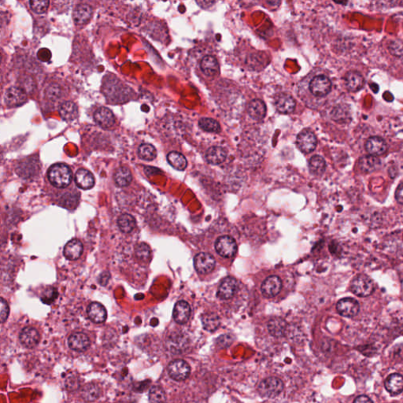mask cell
Wrapping results in <instances>:
<instances>
[{"label": "cell", "mask_w": 403, "mask_h": 403, "mask_svg": "<svg viewBox=\"0 0 403 403\" xmlns=\"http://www.w3.org/2000/svg\"><path fill=\"white\" fill-rule=\"evenodd\" d=\"M73 174L68 165L65 164H54L48 170V179L54 187L65 188L70 184Z\"/></svg>", "instance_id": "cell-1"}, {"label": "cell", "mask_w": 403, "mask_h": 403, "mask_svg": "<svg viewBox=\"0 0 403 403\" xmlns=\"http://www.w3.org/2000/svg\"><path fill=\"white\" fill-rule=\"evenodd\" d=\"M351 291L359 297H367L374 291V283L368 276L360 274L351 282Z\"/></svg>", "instance_id": "cell-2"}, {"label": "cell", "mask_w": 403, "mask_h": 403, "mask_svg": "<svg viewBox=\"0 0 403 403\" xmlns=\"http://www.w3.org/2000/svg\"><path fill=\"white\" fill-rule=\"evenodd\" d=\"M283 389V383L277 377H268L262 380L258 386L260 395L267 398L278 396Z\"/></svg>", "instance_id": "cell-3"}, {"label": "cell", "mask_w": 403, "mask_h": 403, "mask_svg": "<svg viewBox=\"0 0 403 403\" xmlns=\"http://www.w3.org/2000/svg\"><path fill=\"white\" fill-rule=\"evenodd\" d=\"M190 366L184 360H175L168 366V373L169 376L177 381L186 380L190 375Z\"/></svg>", "instance_id": "cell-4"}, {"label": "cell", "mask_w": 403, "mask_h": 403, "mask_svg": "<svg viewBox=\"0 0 403 403\" xmlns=\"http://www.w3.org/2000/svg\"><path fill=\"white\" fill-rule=\"evenodd\" d=\"M332 83L329 78L319 75L313 78L310 83V91L317 97H324L330 92Z\"/></svg>", "instance_id": "cell-5"}, {"label": "cell", "mask_w": 403, "mask_h": 403, "mask_svg": "<svg viewBox=\"0 0 403 403\" xmlns=\"http://www.w3.org/2000/svg\"><path fill=\"white\" fill-rule=\"evenodd\" d=\"M215 249L221 257L230 258L236 254L237 245L234 239L232 238L231 236H221L217 240Z\"/></svg>", "instance_id": "cell-6"}, {"label": "cell", "mask_w": 403, "mask_h": 403, "mask_svg": "<svg viewBox=\"0 0 403 403\" xmlns=\"http://www.w3.org/2000/svg\"><path fill=\"white\" fill-rule=\"evenodd\" d=\"M195 268L200 274H208L214 270L216 262L212 255L208 253H199L195 257Z\"/></svg>", "instance_id": "cell-7"}, {"label": "cell", "mask_w": 403, "mask_h": 403, "mask_svg": "<svg viewBox=\"0 0 403 403\" xmlns=\"http://www.w3.org/2000/svg\"><path fill=\"white\" fill-rule=\"evenodd\" d=\"M317 137L311 130H303L297 137V145L301 151L310 153L317 147Z\"/></svg>", "instance_id": "cell-8"}, {"label": "cell", "mask_w": 403, "mask_h": 403, "mask_svg": "<svg viewBox=\"0 0 403 403\" xmlns=\"http://www.w3.org/2000/svg\"><path fill=\"white\" fill-rule=\"evenodd\" d=\"M336 310L342 317H354L359 312V304L352 298H345L338 302Z\"/></svg>", "instance_id": "cell-9"}, {"label": "cell", "mask_w": 403, "mask_h": 403, "mask_svg": "<svg viewBox=\"0 0 403 403\" xmlns=\"http://www.w3.org/2000/svg\"><path fill=\"white\" fill-rule=\"evenodd\" d=\"M5 103L10 107H17L26 103V93L24 89L17 87L9 88L6 91Z\"/></svg>", "instance_id": "cell-10"}, {"label": "cell", "mask_w": 403, "mask_h": 403, "mask_svg": "<svg viewBox=\"0 0 403 403\" xmlns=\"http://www.w3.org/2000/svg\"><path fill=\"white\" fill-rule=\"evenodd\" d=\"M238 289V282L233 277H226L223 280L218 292V297L222 300L232 299Z\"/></svg>", "instance_id": "cell-11"}, {"label": "cell", "mask_w": 403, "mask_h": 403, "mask_svg": "<svg viewBox=\"0 0 403 403\" xmlns=\"http://www.w3.org/2000/svg\"><path fill=\"white\" fill-rule=\"evenodd\" d=\"M19 339L24 347L31 349L37 346L41 340V336L35 328L26 327L21 332Z\"/></svg>", "instance_id": "cell-12"}, {"label": "cell", "mask_w": 403, "mask_h": 403, "mask_svg": "<svg viewBox=\"0 0 403 403\" xmlns=\"http://www.w3.org/2000/svg\"><path fill=\"white\" fill-rule=\"evenodd\" d=\"M281 287V280L277 276H271L263 282L261 291L265 297L273 298L278 295Z\"/></svg>", "instance_id": "cell-13"}, {"label": "cell", "mask_w": 403, "mask_h": 403, "mask_svg": "<svg viewBox=\"0 0 403 403\" xmlns=\"http://www.w3.org/2000/svg\"><path fill=\"white\" fill-rule=\"evenodd\" d=\"M366 149L370 156H380L388 150L386 142L378 137H370L366 142Z\"/></svg>", "instance_id": "cell-14"}, {"label": "cell", "mask_w": 403, "mask_h": 403, "mask_svg": "<svg viewBox=\"0 0 403 403\" xmlns=\"http://www.w3.org/2000/svg\"><path fill=\"white\" fill-rule=\"evenodd\" d=\"M89 338L86 334L83 333H76L71 335L68 340V344L69 348L73 351H86L90 347Z\"/></svg>", "instance_id": "cell-15"}, {"label": "cell", "mask_w": 403, "mask_h": 403, "mask_svg": "<svg viewBox=\"0 0 403 403\" xmlns=\"http://www.w3.org/2000/svg\"><path fill=\"white\" fill-rule=\"evenodd\" d=\"M172 315L177 324H185L191 316V307L185 301H179L174 306Z\"/></svg>", "instance_id": "cell-16"}, {"label": "cell", "mask_w": 403, "mask_h": 403, "mask_svg": "<svg viewBox=\"0 0 403 403\" xmlns=\"http://www.w3.org/2000/svg\"><path fill=\"white\" fill-rule=\"evenodd\" d=\"M385 387L391 395H399L403 392V376L399 373H392L385 380Z\"/></svg>", "instance_id": "cell-17"}, {"label": "cell", "mask_w": 403, "mask_h": 403, "mask_svg": "<svg viewBox=\"0 0 403 403\" xmlns=\"http://www.w3.org/2000/svg\"><path fill=\"white\" fill-rule=\"evenodd\" d=\"M94 122L102 128H111L114 125L115 118L111 110L106 107H101L94 114Z\"/></svg>", "instance_id": "cell-18"}, {"label": "cell", "mask_w": 403, "mask_h": 403, "mask_svg": "<svg viewBox=\"0 0 403 403\" xmlns=\"http://www.w3.org/2000/svg\"><path fill=\"white\" fill-rule=\"evenodd\" d=\"M295 100L289 94H281L276 99V108L281 113H292L295 110Z\"/></svg>", "instance_id": "cell-19"}, {"label": "cell", "mask_w": 403, "mask_h": 403, "mask_svg": "<svg viewBox=\"0 0 403 403\" xmlns=\"http://www.w3.org/2000/svg\"><path fill=\"white\" fill-rule=\"evenodd\" d=\"M88 314L90 320L97 324L104 322L107 317L106 308L99 302H92L88 305Z\"/></svg>", "instance_id": "cell-20"}, {"label": "cell", "mask_w": 403, "mask_h": 403, "mask_svg": "<svg viewBox=\"0 0 403 403\" xmlns=\"http://www.w3.org/2000/svg\"><path fill=\"white\" fill-rule=\"evenodd\" d=\"M75 182L80 188L84 190L92 188L94 185V176L87 169H78L75 175Z\"/></svg>", "instance_id": "cell-21"}, {"label": "cell", "mask_w": 403, "mask_h": 403, "mask_svg": "<svg viewBox=\"0 0 403 403\" xmlns=\"http://www.w3.org/2000/svg\"><path fill=\"white\" fill-rule=\"evenodd\" d=\"M83 253V244L79 240L73 239L66 243L63 251L65 257L70 261H75L81 258Z\"/></svg>", "instance_id": "cell-22"}, {"label": "cell", "mask_w": 403, "mask_h": 403, "mask_svg": "<svg viewBox=\"0 0 403 403\" xmlns=\"http://www.w3.org/2000/svg\"><path fill=\"white\" fill-rule=\"evenodd\" d=\"M92 16V9L88 4H80L73 12V19L78 26H84L88 23Z\"/></svg>", "instance_id": "cell-23"}, {"label": "cell", "mask_w": 403, "mask_h": 403, "mask_svg": "<svg viewBox=\"0 0 403 403\" xmlns=\"http://www.w3.org/2000/svg\"><path fill=\"white\" fill-rule=\"evenodd\" d=\"M346 86L350 91H359L364 86V80L361 73L356 71H350L345 76Z\"/></svg>", "instance_id": "cell-24"}, {"label": "cell", "mask_w": 403, "mask_h": 403, "mask_svg": "<svg viewBox=\"0 0 403 403\" xmlns=\"http://www.w3.org/2000/svg\"><path fill=\"white\" fill-rule=\"evenodd\" d=\"M247 112L254 120H262L266 114V106L265 103L261 100H254L249 103Z\"/></svg>", "instance_id": "cell-25"}, {"label": "cell", "mask_w": 403, "mask_h": 403, "mask_svg": "<svg viewBox=\"0 0 403 403\" xmlns=\"http://www.w3.org/2000/svg\"><path fill=\"white\" fill-rule=\"evenodd\" d=\"M201 69L207 76H215L219 73V64L214 56L207 55L201 62Z\"/></svg>", "instance_id": "cell-26"}, {"label": "cell", "mask_w": 403, "mask_h": 403, "mask_svg": "<svg viewBox=\"0 0 403 403\" xmlns=\"http://www.w3.org/2000/svg\"><path fill=\"white\" fill-rule=\"evenodd\" d=\"M206 158L209 164L219 165L226 159L227 150L221 147H210L206 151Z\"/></svg>", "instance_id": "cell-27"}, {"label": "cell", "mask_w": 403, "mask_h": 403, "mask_svg": "<svg viewBox=\"0 0 403 403\" xmlns=\"http://www.w3.org/2000/svg\"><path fill=\"white\" fill-rule=\"evenodd\" d=\"M358 166L361 172L366 174L374 172L380 166V160L376 156H368L360 159Z\"/></svg>", "instance_id": "cell-28"}, {"label": "cell", "mask_w": 403, "mask_h": 403, "mask_svg": "<svg viewBox=\"0 0 403 403\" xmlns=\"http://www.w3.org/2000/svg\"><path fill=\"white\" fill-rule=\"evenodd\" d=\"M268 330L270 334L274 337H282L286 333L287 324L283 319L275 317L268 321Z\"/></svg>", "instance_id": "cell-29"}, {"label": "cell", "mask_w": 403, "mask_h": 403, "mask_svg": "<svg viewBox=\"0 0 403 403\" xmlns=\"http://www.w3.org/2000/svg\"><path fill=\"white\" fill-rule=\"evenodd\" d=\"M59 113L63 120L66 122H72L75 120L78 115V107L73 102H66L62 104L59 109Z\"/></svg>", "instance_id": "cell-30"}, {"label": "cell", "mask_w": 403, "mask_h": 403, "mask_svg": "<svg viewBox=\"0 0 403 403\" xmlns=\"http://www.w3.org/2000/svg\"><path fill=\"white\" fill-rule=\"evenodd\" d=\"M113 179L117 185L119 187H126L132 182V176L128 168L120 167L115 172Z\"/></svg>", "instance_id": "cell-31"}, {"label": "cell", "mask_w": 403, "mask_h": 403, "mask_svg": "<svg viewBox=\"0 0 403 403\" xmlns=\"http://www.w3.org/2000/svg\"><path fill=\"white\" fill-rule=\"evenodd\" d=\"M167 161L171 166L177 170L183 171L187 168V159L179 152L172 151L169 153L167 156Z\"/></svg>", "instance_id": "cell-32"}, {"label": "cell", "mask_w": 403, "mask_h": 403, "mask_svg": "<svg viewBox=\"0 0 403 403\" xmlns=\"http://www.w3.org/2000/svg\"><path fill=\"white\" fill-rule=\"evenodd\" d=\"M100 395V389L98 385L94 383H88L83 387L81 390V397L85 401H95Z\"/></svg>", "instance_id": "cell-33"}, {"label": "cell", "mask_w": 403, "mask_h": 403, "mask_svg": "<svg viewBox=\"0 0 403 403\" xmlns=\"http://www.w3.org/2000/svg\"><path fill=\"white\" fill-rule=\"evenodd\" d=\"M118 227L124 233H129L135 228L137 225L136 219L132 215L124 214L118 218Z\"/></svg>", "instance_id": "cell-34"}, {"label": "cell", "mask_w": 403, "mask_h": 403, "mask_svg": "<svg viewBox=\"0 0 403 403\" xmlns=\"http://www.w3.org/2000/svg\"><path fill=\"white\" fill-rule=\"evenodd\" d=\"M203 328L208 332H215L219 328L221 320L215 314H205L202 318Z\"/></svg>", "instance_id": "cell-35"}, {"label": "cell", "mask_w": 403, "mask_h": 403, "mask_svg": "<svg viewBox=\"0 0 403 403\" xmlns=\"http://www.w3.org/2000/svg\"><path fill=\"white\" fill-rule=\"evenodd\" d=\"M309 168L312 174L315 175H321L325 170V161L321 156H313L310 160Z\"/></svg>", "instance_id": "cell-36"}, {"label": "cell", "mask_w": 403, "mask_h": 403, "mask_svg": "<svg viewBox=\"0 0 403 403\" xmlns=\"http://www.w3.org/2000/svg\"><path fill=\"white\" fill-rule=\"evenodd\" d=\"M138 155L143 160L152 161L157 157V150L151 144H142L139 147Z\"/></svg>", "instance_id": "cell-37"}, {"label": "cell", "mask_w": 403, "mask_h": 403, "mask_svg": "<svg viewBox=\"0 0 403 403\" xmlns=\"http://www.w3.org/2000/svg\"><path fill=\"white\" fill-rule=\"evenodd\" d=\"M199 125L202 129L204 130L206 132L218 133L221 131L220 124L212 118H202L199 120Z\"/></svg>", "instance_id": "cell-38"}, {"label": "cell", "mask_w": 403, "mask_h": 403, "mask_svg": "<svg viewBox=\"0 0 403 403\" xmlns=\"http://www.w3.org/2000/svg\"><path fill=\"white\" fill-rule=\"evenodd\" d=\"M149 401L150 403H165L166 395L164 390L160 387H153L149 392Z\"/></svg>", "instance_id": "cell-39"}, {"label": "cell", "mask_w": 403, "mask_h": 403, "mask_svg": "<svg viewBox=\"0 0 403 403\" xmlns=\"http://www.w3.org/2000/svg\"><path fill=\"white\" fill-rule=\"evenodd\" d=\"M136 255L140 261L143 262L148 261L150 257V250L148 245L144 243L137 245L136 248Z\"/></svg>", "instance_id": "cell-40"}, {"label": "cell", "mask_w": 403, "mask_h": 403, "mask_svg": "<svg viewBox=\"0 0 403 403\" xmlns=\"http://www.w3.org/2000/svg\"><path fill=\"white\" fill-rule=\"evenodd\" d=\"M31 8L36 14H44L47 11L48 6H49V1L47 0H32L30 1Z\"/></svg>", "instance_id": "cell-41"}, {"label": "cell", "mask_w": 403, "mask_h": 403, "mask_svg": "<svg viewBox=\"0 0 403 403\" xmlns=\"http://www.w3.org/2000/svg\"><path fill=\"white\" fill-rule=\"evenodd\" d=\"M61 88L57 85H51L46 91L47 97L51 100H57L59 97H61Z\"/></svg>", "instance_id": "cell-42"}, {"label": "cell", "mask_w": 403, "mask_h": 403, "mask_svg": "<svg viewBox=\"0 0 403 403\" xmlns=\"http://www.w3.org/2000/svg\"><path fill=\"white\" fill-rule=\"evenodd\" d=\"M0 311H1V314H0L1 322L4 323L8 318L10 309H9L8 304L3 298L1 299V303H0Z\"/></svg>", "instance_id": "cell-43"}, {"label": "cell", "mask_w": 403, "mask_h": 403, "mask_svg": "<svg viewBox=\"0 0 403 403\" xmlns=\"http://www.w3.org/2000/svg\"><path fill=\"white\" fill-rule=\"evenodd\" d=\"M38 57L41 59V61L47 62L51 59V54L49 50L41 49L40 50L39 53L37 54Z\"/></svg>", "instance_id": "cell-44"}, {"label": "cell", "mask_w": 403, "mask_h": 403, "mask_svg": "<svg viewBox=\"0 0 403 403\" xmlns=\"http://www.w3.org/2000/svg\"><path fill=\"white\" fill-rule=\"evenodd\" d=\"M395 199L400 204L403 205V183L400 184L395 191Z\"/></svg>", "instance_id": "cell-45"}, {"label": "cell", "mask_w": 403, "mask_h": 403, "mask_svg": "<svg viewBox=\"0 0 403 403\" xmlns=\"http://www.w3.org/2000/svg\"><path fill=\"white\" fill-rule=\"evenodd\" d=\"M353 403H373V401L369 398L368 396H366V395H359V396L357 397L355 399H354V402Z\"/></svg>", "instance_id": "cell-46"}]
</instances>
